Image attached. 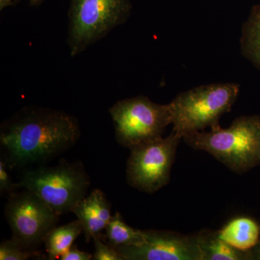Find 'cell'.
Returning a JSON list of instances; mask_svg holds the SVG:
<instances>
[{"instance_id": "obj_18", "label": "cell", "mask_w": 260, "mask_h": 260, "mask_svg": "<svg viewBox=\"0 0 260 260\" xmlns=\"http://www.w3.org/2000/svg\"><path fill=\"white\" fill-rule=\"evenodd\" d=\"M8 168L3 158L0 159V191L3 193L8 192L10 194L18 189L16 184L13 182L8 172Z\"/></svg>"}, {"instance_id": "obj_21", "label": "cell", "mask_w": 260, "mask_h": 260, "mask_svg": "<svg viewBox=\"0 0 260 260\" xmlns=\"http://www.w3.org/2000/svg\"><path fill=\"white\" fill-rule=\"evenodd\" d=\"M20 0H0V10H3L8 7L13 6Z\"/></svg>"}, {"instance_id": "obj_2", "label": "cell", "mask_w": 260, "mask_h": 260, "mask_svg": "<svg viewBox=\"0 0 260 260\" xmlns=\"http://www.w3.org/2000/svg\"><path fill=\"white\" fill-rule=\"evenodd\" d=\"M184 143L213 155L232 172L243 174L260 166V116H242L231 126L186 135Z\"/></svg>"}, {"instance_id": "obj_6", "label": "cell", "mask_w": 260, "mask_h": 260, "mask_svg": "<svg viewBox=\"0 0 260 260\" xmlns=\"http://www.w3.org/2000/svg\"><path fill=\"white\" fill-rule=\"evenodd\" d=\"M115 128L116 140L132 148L162 137L172 124L169 104H158L138 95L118 101L109 109Z\"/></svg>"}, {"instance_id": "obj_19", "label": "cell", "mask_w": 260, "mask_h": 260, "mask_svg": "<svg viewBox=\"0 0 260 260\" xmlns=\"http://www.w3.org/2000/svg\"><path fill=\"white\" fill-rule=\"evenodd\" d=\"M93 254L85 251L80 250L75 245L70 248L69 250L66 251L61 256V260H90L93 259Z\"/></svg>"}, {"instance_id": "obj_1", "label": "cell", "mask_w": 260, "mask_h": 260, "mask_svg": "<svg viewBox=\"0 0 260 260\" xmlns=\"http://www.w3.org/2000/svg\"><path fill=\"white\" fill-rule=\"evenodd\" d=\"M80 136L78 121L68 113L24 107L2 124V158L8 169L40 164L72 148Z\"/></svg>"}, {"instance_id": "obj_14", "label": "cell", "mask_w": 260, "mask_h": 260, "mask_svg": "<svg viewBox=\"0 0 260 260\" xmlns=\"http://www.w3.org/2000/svg\"><path fill=\"white\" fill-rule=\"evenodd\" d=\"M242 54L260 71V5L253 7L241 32Z\"/></svg>"}, {"instance_id": "obj_12", "label": "cell", "mask_w": 260, "mask_h": 260, "mask_svg": "<svg viewBox=\"0 0 260 260\" xmlns=\"http://www.w3.org/2000/svg\"><path fill=\"white\" fill-rule=\"evenodd\" d=\"M197 233L203 260H251L249 250L233 247L220 239L217 232L205 229Z\"/></svg>"}, {"instance_id": "obj_10", "label": "cell", "mask_w": 260, "mask_h": 260, "mask_svg": "<svg viewBox=\"0 0 260 260\" xmlns=\"http://www.w3.org/2000/svg\"><path fill=\"white\" fill-rule=\"evenodd\" d=\"M72 212L83 226L86 242L94 237H102L101 234L105 230L110 221L111 204L104 191L94 189L88 196L75 204Z\"/></svg>"}, {"instance_id": "obj_22", "label": "cell", "mask_w": 260, "mask_h": 260, "mask_svg": "<svg viewBox=\"0 0 260 260\" xmlns=\"http://www.w3.org/2000/svg\"><path fill=\"white\" fill-rule=\"evenodd\" d=\"M46 0H30V3L32 6H38V5L42 4Z\"/></svg>"}, {"instance_id": "obj_3", "label": "cell", "mask_w": 260, "mask_h": 260, "mask_svg": "<svg viewBox=\"0 0 260 260\" xmlns=\"http://www.w3.org/2000/svg\"><path fill=\"white\" fill-rule=\"evenodd\" d=\"M240 92L235 83L208 84L179 93L169 103L173 131L181 138L220 125Z\"/></svg>"}, {"instance_id": "obj_16", "label": "cell", "mask_w": 260, "mask_h": 260, "mask_svg": "<svg viewBox=\"0 0 260 260\" xmlns=\"http://www.w3.org/2000/svg\"><path fill=\"white\" fill-rule=\"evenodd\" d=\"M42 256L39 251L27 250L13 239H5L0 244L1 260H27Z\"/></svg>"}, {"instance_id": "obj_4", "label": "cell", "mask_w": 260, "mask_h": 260, "mask_svg": "<svg viewBox=\"0 0 260 260\" xmlns=\"http://www.w3.org/2000/svg\"><path fill=\"white\" fill-rule=\"evenodd\" d=\"M16 185L37 194L61 215L72 212L75 204L87 196L90 179L80 160H61L54 167L27 171Z\"/></svg>"}, {"instance_id": "obj_8", "label": "cell", "mask_w": 260, "mask_h": 260, "mask_svg": "<svg viewBox=\"0 0 260 260\" xmlns=\"http://www.w3.org/2000/svg\"><path fill=\"white\" fill-rule=\"evenodd\" d=\"M5 215L12 239L29 251H35L44 243L60 216L39 196L25 189L10 194Z\"/></svg>"}, {"instance_id": "obj_9", "label": "cell", "mask_w": 260, "mask_h": 260, "mask_svg": "<svg viewBox=\"0 0 260 260\" xmlns=\"http://www.w3.org/2000/svg\"><path fill=\"white\" fill-rule=\"evenodd\" d=\"M144 242L114 247L126 260H203L198 233L143 230Z\"/></svg>"}, {"instance_id": "obj_15", "label": "cell", "mask_w": 260, "mask_h": 260, "mask_svg": "<svg viewBox=\"0 0 260 260\" xmlns=\"http://www.w3.org/2000/svg\"><path fill=\"white\" fill-rule=\"evenodd\" d=\"M105 231L109 244L113 247L138 246L145 241L143 230L128 225L119 212L112 215Z\"/></svg>"}, {"instance_id": "obj_7", "label": "cell", "mask_w": 260, "mask_h": 260, "mask_svg": "<svg viewBox=\"0 0 260 260\" xmlns=\"http://www.w3.org/2000/svg\"><path fill=\"white\" fill-rule=\"evenodd\" d=\"M181 140L172 131L166 138L162 136L130 148L126 168L129 185L148 194L167 185Z\"/></svg>"}, {"instance_id": "obj_5", "label": "cell", "mask_w": 260, "mask_h": 260, "mask_svg": "<svg viewBox=\"0 0 260 260\" xmlns=\"http://www.w3.org/2000/svg\"><path fill=\"white\" fill-rule=\"evenodd\" d=\"M131 0H70L67 43L74 57L125 23Z\"/></svg>"}, {"instance_id": "obj_13", "label": "cell", "mask_w": 260, "mask_h": 260, "mask_svg": "<svg viewBox=\"0 0 260 260\" xmlns=\"http://www.w3.org/2000/svg\"><path fill=\"white\" fill-rule=\"evenodd\" d=\"M83 232L79 220L56 226L48 233L44 239L48 259L54 260L60 258L73 245L75 239Z\"/></svg>"}, {"instance_id": "obj_11", "label": "cell", "mask_w": 260, "mask_h": 260, "mask_svg": "<svg viewBox=\"0 0 260 260\" xmlns=\"http://www.w3.org/2000/svg\"><path fill=\"white\" fill-rule=\"evenodd\" d=\"M217 233L220 239L239 250H250L260 242L259 224L249 217L233 218Z\"/></svg>"}, {"instance_id": "obj_17", "label": "cell", "mask_w": 260, "mask_h": 260, "mask_svg": "<svg viewBox=\"0 0 260 260\" xmlns=\"http://www.w3.org/2000/svg\"><path fill=\"white\" fill-rule=\"evenodd\" d=\"M95 252L93 256L94 260H126L115 248L110 244H106L101 240V238H93Z\"/></svg>"}, {"instance_id": "obj_20", "label": "cell", "mask_w": 260, "mask_h": 260, "mask_svg": "<svg viewBox=\"0 0 260 260\" xmlns=\"http://www.w3.org/2000/svg\"><path fill=\"white\" fill-rule=\"evenodd\" d=\"M251 260H260V242L249 250Z\"/></svg>"}]
</instances>
